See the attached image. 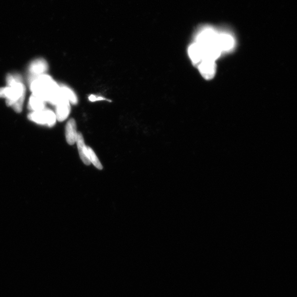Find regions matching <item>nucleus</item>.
Segmentation results:
<instances>
[{
    "mask_svg": "<svg viewBox=\"0 0 297 297\" xmlns=\"http://www.w3.org/2000/svg\"><path fill=\"white\" fill-rule=\"evenodd\" d=\"M33 94L56 105L62 97L60 87L48 75L43 74L31 80Z\"/></svg>",
    "mask_w": 297,
    "mask_h": 297,
    "instance_id": "f257e3e1",
    "label": "nucleus"
},
{
    "mask_svg": "<svg viewBox=\"0 0 297 297\" xmlns=\"http://www.w3.org/2000/svg\"><path fill=\"white\" fill-rule=\"evenodd\" d=\"M26 95V87L22 82L13 84L11 86L0 88V98L6 99V104L17 112H21Z\"/></svg>",
    "mask_w": 297,
    "mask_h": 297,
    "instance_id": "f03ea898",
    "label": "nucleus"
},
{
    "mask_svg": "<svg viewBox=\"0 0 297 297\" xmlns=\"http://www.w3.org/2000/svg\"><path fill=\"white\" fill-rule=\"evenodd\" d=\"M28 119L33 122L40 124H47L52 127L56 123V117L55 113L49 110L32 112L28 115Z\"/></svg>",
    "mask_w": 297,
    "mask_h": 297,
    "instance_id": "7ed1b4c3",
    "label": "nucleus"
},
{
    "mask_svg": "<svg viewBox=\"0 0 297 297\" xmlns=\"http://www.w3.org/2000/svg\"><path fill=\"white\" fill-rule=\"evenodd\" d=\"M198 69L202 76L207 80L214 78L216 72L215 61L204 59L199 63Z\"/></svg>",
    "mask_w": 297,
    "mask_h": 297,
    "instance_id": "20e7f679",
    "label": "nucleus"
},
{
    "mask_svg": "<svg viewBox=\"0 0 297 297\" xmlns=\"http://www.w3.org/2000/svg\"><path fill=\"white\" fill-rule=\"evenodd\" d=\"M218 44L222 53L229 52L235 47L236 41L230 33L219 32Z\"/></svg>",
    "mask_w": 297,
    "mask_h": 297,
    "instance_id": "39448f33",
    "label": "nucleus"
},
{
    "mask_svg": "<svg viewBox=\"0 0 297 297\" xmlns=\"http://www.w3.org/2000/svg\"><path fill=\"white\" fill-rule=\"evenodd\" d=\"M56 119L62 122L68 118L70 114V107L69 100L62 94V97L56 104Z\"/></svg>",
    "mask_w": 297,
    "mask_h": 297,
    "instance_id": "423d86ee",
    "label": "nucleus"
},
{
    "mask_svg": "<svg viewBox=\"0 0 297 297\" xmlns=\"http://www.w3.org/2000/svg\"><path fill=\"white\" fill-rule=\"evenodd\" d=\"M48 70V63L43 58L33 61L29 66V72L32 74L31 80L44 74Z\"/></svg>",
    "mask_w": 297,
    "mask_h": 297,
    "instance_id": "0eeeda50",
    "label": "nucleus"
},
{
    "mask_svg": "<svg viewBox=\"0 0 297 297\" xmlns=\"http://www.w3.org/2000/svg\"><path fill=\"white\" fill-rule=\"evenodd\" d=\"M76 121L70 119L66 124V138L70 145H73L76 142L77 133Z\"/></svg>",
    "mask_w": 297,
    "mask_h": 297,
    "instance_id": "6e6552de",
    "label": "nucleus"
},
{
    "mask_svg": "<svg viewBox=\"0 0 297 297\" xmlns=\"http://www.w3.org/2000/svg\"><path fill=\"white\" fill-rule=\"evenodd\" d=\"M76 142L79 156L82 160L86 165H89L91 163L87 157V146L85 145V140L81 133H77Z\"/></svg>",
    "mask_w": 297,
    "mask_h": 297,
    "instance_id": "1a4fd4ad",
    "label": "nucleus"
},
{
    "mask_svg": "<svg viewBox=\"0 0 297 297\" xmlns=\"http://www.w3.org/2000/svg\"><path fill=\"white\" fill-rule=\"evenodd\" d=\"M188 54L194 65H198L199 63L203 60L202 50L195 43L192 44L188 48Z\"/></svg>",
    "mask_w": 297,
    "mask_h": 297,
    "instance_id": "9d476101",
    "label": "nucleus"
},
{
    "mask_svg": "<svg viewBox=\"0 0 297 297\" xmlns=\"http://www.w3.org/2000/svg\"><path fill=\"white\" fill-rule=\"evenodd\" d=\"M45 103L43 99L33 94L29 100L28 107L33 112L40 111L44 110Z\"/></svg>",
    "mask_w": 297,
    "mask_h": 297,
    "instance_id": "9b49d317",
    "label": "nucleus"
},
{
    "mask_svg": "<svg viewBox=\"0 0 297 297\" xmlns=\"http://www.w3.org/2000/svg\"><path fill=\"white\" fill-rule=\"evenodd\" d=\"M60 90L64 97L69 100V102L73 104H76L78 100L76 94L74 92L67 87H60Z\"/></svg>",
    "mask_w": 297,
    "mask_h": 297,
    "instance_id": "f8f14e48",
    "label": "nucleus"
},
{
    "mask_svg": "<svg viewBox=\"0 0 297 297\" xmlns=\"http://www.w3.org/2000/svg\"><path fill=\"white\" fill-rule=\"evenodd\" d=\"M87 157L90 163H92L97 169L99 170L103 169V166L101 163H100L93 149L90 147H87Z\"/></svg>",
    "mask_w": 297,
    "mask_h": 297,
    "instance_id": "ddd939ff",
    "label": "nucleus"
},
{
    "mask_svg": "<svg viewBox=\"0 0 297 297\" xmlns=\"http://www.w3.org/2000/svg\"><path fill=\"white\" fill-rule=\"evenodd\" d=\"M17 82H22V78L19 74H9L7 77V83L8 87L11 86L13 84Z\"/></svg>",
    "mask_w": 297,
    "mask_h": 297,
    "instance_id": "4468645a",
    "label": "nucleus"
},
{
    "mask_svg": "<svg viewBox=\"0 0 297 297\" xmlns=\"http://www.w3.org/2000/svg\"><path fill=\"white\" fill-rule=\"evenodd\" d=\"M89 99L90 100V101L91 102H96V101H97V100H104V99L103 98H101V97L97 98L95 97V96L94 95L90 96Z\"/></svg>",
    "mask_w": 297,
    "mask_h": 297,
    "instance_id": "2eb2a0df",
    "label": "nucleus"
}]
</instances>
